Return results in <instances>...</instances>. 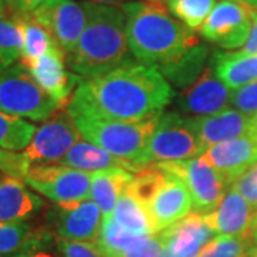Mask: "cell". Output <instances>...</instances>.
I'll return each mask as SVG.
<instances>
[{"mask_svg": "<svg viewBox=\"0 0 257 257\" xmlns=\"http://www.w3.org/2000/svg\"><path fill=\"white\" fill-rule=\"evenodd\" d=\"M172 100V87L156 66L132 63L110 73L82 80L67 111L120 121H142L162 111Z\"/></svg>", "mask_w": 257, "mask_h": 257, "instance_id": "6da1fadb", "label": "cell"}, {"mask_svg": "<svg viewBox=\"0 0 257 257\" xmlns=\"http://www.w3.org/2000/svg\"><path fill=\"white\" fill-rule=\"evenodd\" d=\"M126 16L128 49L139 63L166 66L197 46L194 32L157 0H133L120 6Z\"/></svg>", "mask_w": 257, "mask_h": 257, "instance_id": "7a4b0ae2", "label": "cell"}, {"mask_svg": "<svg viewBox=\"0 0 257 257\" xmlns=\"http://www.w3.org/2000/svg\"><path fill=\"white\" fill-rule=\"evenodd\" d=\"M87 23L67 64L83 80L136 63L127 43L126 16L120 6L82 2Z\"/></svg>", "mask_w": 257, "mask_h": 257, "instance_id": "3957f363", "label": "cell"}, {"mask_svg": "<svg viewBox=\"0 0 257 257\" xmlns=\"http://www.w3.org/2000/svg\"><path fill=\"white\" fill-rule=\"evenodd\" d=\"M160 114L142 121H120L93 116L73 117L84 140L127 162L138 170L150 165L149 143Z\"/></svg>", "mask_w": 257, "mask_h": 257, "instance_id": "277c9868", "label": "cell"}, {"mask_svg": "<svg viewBox=\"0 0 257 257\" xmlns=\"http://www.w3.org/2000/svg\"><path fill=\"white\" fill-rule=\"evenodd\" d=\"M62 110L22 63L12 64L0 73V111L33 121L47 120Z\"/></svg>", "mask_w": 257, "mask_h": 257, "instance_id": "5b68a950", "label": "cell"}, {"mask_svg": "<svg viewBox=\"0 0 257 257\" xmlns=\"http://www.w3.org/2000/svg\"><path fill=\"white\" fill-rule=\"evenodd\" d=\"M157 165L186 184L192 196L193 209L197 213H210L214 210L231 186L229 180L202 156Z\"/></svg>", "mask_w": 257, "mask_h": 257, "instance_id": "8992f818", "label": "cell"}, {"mask_svg": "<svg viewBox=\"0 0 257 257\" xmlns=\"http://www.w3.org/2000/svg\"><path fill=\"white\" fill-rule=\"evenodd\" d=\"M92 175L60 163L32 165L23 180L53 203H69L90 199Z\"/></svg>", "mask_w": 257, "mask_h": 257, "instance_id": "52a82bcc", "label": "cell"}, {"mask_svg": "<svg viewBox=\"0 0 257 257\" xmlns=\"http://www.w3.org/2000/svg\"><path fill=\"white\" fill-rule=\"evenodd\" d=\"M80 140L83 136L73 116L67 110H59L37 127L30 145L22 155L29 166L56 165Z\"/></svg>", "mask_w": 257, "mask_h": 257, "instance_id": "ba28073f", "label": "cell"}, {"mask_svg": "<svg viewBox=\"0 0 257 257\" xmlns=\"http://www.w3.org/2000/svg\"><path fill=\"white\" fill-rule=\"evenodd\" d=\"M203 155L189 121L179 113H162L149 143L150 163L182 162Z\"/></svg>", "mask_w": 257, "mask_h": 257, "instance_id": "9c48e42d", "label": "cell"}, {"mask_svg": "<svg viewBox=\"0 0 257 257\" xmlns=\"http://www.w3.org/2000/svg\"><path fill=\"white\" fill-rule=\"evenodd\" d=\"M256 10L248 3L221 0L199 32L206 40L223 49H241L247 42Z\"/></svg>", "mask_w": 257, "mask_h": 257, "instance_id": "30bf717a", "label": "cell"}, {"mask_svg": "<svg viewBox=\"0 0 257 257\" xmlns=\"http://www.w3.org/2000/svg\"><path fill=\"white\" fill-rule=\"evenodd\" d=\"M30 18L46 29L66 57L74 52L87 23L82 2L76 0H49Z\"/></svg>", "mask_w": 257, "mask_h": 257, "instance_id": "8fae6325", "label": "cell"}, {"mask_svg": "<svg viewBox=\"0 0 257 257\" xmlns=\"http://www.w3.org/2000/svg\"><path fill=\"white\" fill-rule=\"evenodd\" d=\"M46 217L49 229L60 239L76 241H97L99 239L103 214L92 199L53 203Z\"/></svg>", "mask_w": 257, "mask_h": 257, "instance_id": "7c38bea8", "label": "cell"}, {"mask_svg": "<svg viewBox=\"0 0 257 257\" xmlns=\"http://www.w3.org/2000/svg\"><path fill=\"white\" fill-rule=\"evenodd\" d=\"M64 62V52L59 46H55L42 57L20 63L28 69L40 87L59 103L60 109L67 110L82 79L73 72H67Z\"/></svg>", "mask_w": 257, "mask_h": 257, "instance_id": "4fadbf2b", "label": "cell"}, {"mask_svg": "<svg viewBox=\"0 0 257 257\" xmlns=\"http://www.w3.org/2000/svg\"><path fill=\"white\" fill-rule=\"evenodd\" d=\"M231 90L214 74L213 69L206 67L196 82L184 87L176 99V106L184 114L210 116L227 109Z\"/></svg>", "mask_w": 257, "mask_h": 257, "instance_id": "5bb4252c", "label": "cell"}, {"mask_svg": "<svg viewBox=\"0 0 257 257\" xmlns=\"http://www.w3.org/2000/svg\"><path fill=\"white\" fill-rule=\"evenodd\" d=\"M187 121L200 143L203 153L214 145L248 136L253 130V116L229 107L210 116L187 117Z\"/></svg>", "mask_w": 257, "mask_h": 257, "instance_id": "9a60e30c", "label": "cell"}, {"mask_svg": "<svg viewBox=\"0 0 257 257\" xmlns=\"http://www.w3.org/2000/svg\"><path fill=\"white\" fill-rule=\"evenodd\" d=\"M256 211L240 193L230 186L219 206L210 213L202 214L206 224L216 236L224 234L248 239V231Z\"/></svg>", "mask_w": 257, "mask_h": 257, "instance_id": "2e32d148", "label": "cell"}, {"mask_svg": "<svg viewBox=\"0 0 257 257\" xmlns=\"http://www.w3.org/2000/svg\"><path fill=\"white\" fill-rule=\"evenodd\" d=\"M202 157L230 183L257 163V139L253 135L227 140L207 149Z\"/></svg>", "mask_w": 257, "mask_h": 257, "instance_id": "e0dca14e", "label": "cell"}, {"mask_svg": "<svg viewBox=\"0 0 257 257\" xmlns=\"http://www.w3.org/2000/svg\"><path fill=\"white\" fill-rule=\"evenodd\" d=\"M157 234L165 243V251L172 257H199L203 247L216 236L197 211Z\"/></svg>", "mask_w": 257, "mask_h": 257, "instance_id": "ac0fdd59", "label": "cell"}, {"mask_svg": "<svg viewBox=\"0 0 257 257\" xmlns=\"http://www.w3.org/2000/svg\"><path fill=\"white\" fill-rule=\"evenodd\" d=\"M192 210V196L186 184L172 173H169L165 186L147 206L156 234L189 216Z\"/></svg>", "mask_w": 257, "mask_h": 257, "instance_id": "d6986e66", "label": "cell"}, {"mask_svg": "<svg viewBox=\"0 0 257 257\" xmlns=\"http://www.w3.org/2000/svg\"><path fill=\"white\" fill-rule=\"evenodd\" d=\"M43 207V199L29 190L23 179L3 176L0 180V221H28Z\"/></svg>", "mask_w": 257, "mask_h": 257, "instance_id": "ffe728a7", "label": "cell"}, {"mask_svg": "<svg viewBox=\"0 0 257 257\" xmlns=\"http://www.w3.org/2000/svg\"><path fill=\"white\" fill-rule=\"evenodd\" d=\"M56 243V234L49 227H36L29 221H0V256L46 250Z\"/></svg>", "mask_w": 257, "mask_h": 257, "instance_id": "44dd1931", "label": "cell"}, {"mask_svg": "<svg viewBox=\"0 0 257 257\" xmlns=\"http://www.w3.org/2000/svg\"><path fill=\"white\" fill-rule=\"evenodd\" d=\"M60 165L69 166V167L83 170L87 173H97V172H106V170H113V169H123L132 173L139 172L136 167L128 165L127 162L113 156L111 153L103 150L101 147L96 146L84 139L77 142L69 150V153L62 159Z\"/></svg>", "mask_w": 257, "mask_h": 257, "instance_id": "7402d4cb", "label": "cell"}, {"mask_svg": "<svg viewBox=\"0 0 257 257\" xmlns=\"http://www.w3.org/2000/svg\"><path fill=\"white\" fill-rule=\"evenodd\" d=\"M213 72L230 90L257 82V53H214Z\"/></svg>", "mask_w": 257, "mask_h": 257, "instance_id": "603a6c76", "label": "cell"}, {"mask_svg": "<svg viewBox=\"0 0 257 257\" xmlns=\"http://www.w3.org/2000/svg\"><path fill=\"white\" fill-rule=\"evenodd\" d=\"M132 177H133L132 172L123 169H113V170L93 173L90 199L99 206L103 217L113 216L114 207L121 194L127 190Z\"/></svg>", "mask_w": 257, "mask_h": 257, "instance_id": "cb8c5ba5", "label": "cell"}, {"mask_svg": "<svg viewBox=\"0 0 257 257\" xmlns=\"http://www.w3.org/2000/svg\"><path fill=\"white\" fill-rule=\"evenodd\" d=\"M113 219L120 227L135 236H150L156 234L152 217L147 209L138 202L127 190L121 194L113 211Z\"/></svg>", "mask_w": 257, "mask_h": 257, "instance_id": "d4e9b609", "label": "cell"}, {"mask_svg": "<svg viewBox=\"0 0 257 257\" xmlns=\"http://www.w3.org/2000/svg\"><path fill=\"white\" fill-rule=\"evenodd\" d=\"M207 49L203 46H197L190 49L187 53H184L180 59H177L172 63L162 66L160 72L163 76H167L170 80L179 86H190L196 79L204 72L206 67H203L207 60Z\"/></svg>", "mask_w": 257, "mask_h": 257, "instance_id": "484cf974", "label": "cell"}, {"mask_svg": "<svg viewBox=\"0 0 257 257\" xmlns=\"http://www.w3.org/2000/svg\"><path fill=\"white\" fill-rule=\"evenodd\" d=\"M37 127L22 117L0 111V149L8 152L25 150L30 145Z\"/></svg>", "mask_w": 257, "mask_h": 257, "instance_id": "4316f807", "label": "cell"}, {"mask_svg": "<svg viewBox=\"0 0 257 257\" xmlns=\"http://www.w3.org/2000/svg\"><path fill=\"white\" fill-rule=\"evenodd\" d=\"M169 179V173L159 165H149L135 173L130 183L127 193L132 194L138 202H140L147 209L149 203L155 199L160 189L165 186Z\"/></svg>", "mask_w": 257, "mask_h": 257, "instance_id": "83f0119b", "label": "cell"}, {"mask_svg": "<svg viewBox=\"0 0 257 257\" xmlns=\"http://www.w3.org/2000/svg\"><path fill=\"white\" fill-rule=\"evenodd\" d=\"M19 18V16H18ZM22 20V30H23V49H22V57L20 62H28L37 57H42L50 52L56 45L53 37L46 29L42 28L37 22L28 16L20 18Z\"/></svg>", "mask_w": 257, "mask_h": 257, "instance_id": "f1b7e54d", "label": "cell"}, {"mask_svg": "<svg viewBox=\"0 0 257 257\" xmlns=\"http://www.w3.org/2000/svg\"><path fill=\"white\" fill-rule=\"evenodd\" d=\"M140 236L128 233L114 221L113 216L103 217L97 244L104 257H123V254Z\"/></svg>", "mask_w": 257, "mask_h": 257, "instance_id": "f546056e", "label": "cell"}, {"mask_svg": "<svg viewBox=\"0 0 257 257\" xmlns=\"http://www.w3.org/2000/svg\"><path fill=\"white\" fill-rule=\"evenodd\" d=\"M216 5V0H170L166 3L169 12L193 32L200 30Z\"/></svg>", "mask_w": 257, "mask_h": 257, "instance_id": "4dcf8cb0", "label": "cell"}, {"mask_svg": "<svg viewBox=\"0 0 257 257\" xmlns=\"http://www.w3.org/2000/svg\"><path fill=\"white\" fill-rule=\"evenodd\" d=\"M23 49V30L22 20L18 16L8 13L0 18V56L12 66L20 60Z\"/></svg>", "mask_w": 257, "mask_h": 257, "instance_id": "1f68e13d", "label": "cell"}, {"mask_svg": "<svg viewBox=\"0 0 257 257\" xmlns=\"http://www.w3.org/2000/svg\"><path fill=\"white\" fill-rule=\"evenodd\" d=\"M250 240L239 236L219 234L203 247L199 257H247Z\"/></svg>", "mask_w": 257, "mask_h": 257, "instance_id": "d6a6232c", "label": "cell"}, {"mask_svg": "<svg viewBox=\"0 0 257 257\" xmlns=\"http://www.w3.org/2000/svg\"><path fill=\"white\" fill-rule=\"evenodd\" d=\"M56 246L64 257H104L96 241H76L56 236Z\"/></svg>", "mask_w": 257, "mask_h": 257, "instance_id": "836d02e7", "label": "cell"}, {"mask_svg": "<svg viewBox=\"0 0 257 257\" xmlns=\"http://www.w3.org/2000/svg\"><path fill=\"white\" fill-rule=\"evenodd\" d=\"M165 250V243L159 234L140 236L123 257H160Z\"/></svg>", "mask_w": 257, "mask_h": 257, "instance_id": "e575fe53", "label": "cell"}, {"mask_svg": "<svg viewBox=\"0 0 257 257\" xmlns=\"http://www.w3.org/2000/svg\"><path fill=\"white\" fill-rule=\"evenodd\" d=\"M230 103L246 114L254 116L257 113V82L243 86L240 89L231 90Z\"/></svg>", "mask_w": 257, "mask_h": 257, "instance_id": "d590c367", "label": "cell"}, {"mask_svg": "<svg viewBox=\"0 0 257 257\" xmlns=\"http://www.w3.org/2000/svg\"><path fill=\"white\" fill-rule=\"evenodd\" d=\"M231 187L240 193L253 209L257 210V163L236 179Z\"/></svg>", "mask_w": 257, "mask_h": 257, "instance_id": "8d00e7d4", "label": "cell"}, {"mask_svg": "<svg viewBox=\"0 0 257 257\" xmlns=\"http://www.w3.org/2000/svg\"><path fill=\"white\" fill-rule=\"evenodd\" d=\"M28 169L29 165L22 153L8 152V150L0 149V172L3 175L25 179Z\"/></svg>", "mask_w": 257, "mask_h": 257, "instance_id": "74e56055", "label": "cell"}, {"mask_svg": "<svg viewBox=\"0 0 257 257\" xmlns=\"http://www.w3.org/2000/svg\"><path fill=\"white\" fill-rule=\"evenodd\" d=\"M8 13L19 18L32 16L37 9L46 5L49 0H5Z\"/></svg>", "mask_w": 257, "mask_h": 257, "instance_id": "f35d334b", "label": "cell"}, {"mask_svg": "<svg viewBox=\"0 0 257 257\" xmlns=\"http://www.w3.org/2000/svg\"><path fill=\"white\" fill-rule=\"evenodd\" d=\"M239 52L246 53V55L257 53V10L253 16V25H251V30H250L247 42L244 43V46L241 47Z\"/></svg>", "mask_w": 257, "mask_h": 257, "instance_id": "ab89813d", "label": "cell"}, {"mask_svg": "<svg viewBox=\"0 0 257 257\" xmlns=\"http://www.w3.org/2000/svg\"><path fill=\"white\" fill-rule=\"evenodd\" d=\"M12 257H64L63 254H56V253H50L47 250H36V251H28V253H20L16 256Z\"/></svg>", "mask_w": 257, "mask_h": 257, "instance_id": "60d3db41", "label": "cell"}, {"mask_svg": "<svg viewBox=\"0 0 257 257\" xmlns=\"http://www.w3.org/2000/svg\"><path fill=\"white\" fill-rule=\"evenodd\" d=\"M248 240L253 246H257V211L253 217L251 226H250V231H248Z\"/></svg>", "mask_w": 257, "mask_h": 257, "instance_id": "b9f144b4", "label": "cell"}, {"mask_svg": "<svg viewBox=\"0 0 257 257\" xmlns=\"http://www.w3.org/2000/svg\"><path fill=\"white\" fill-rule=\"evenodd\" d=\"M80 2H89V3H97V5H110V6H121V5L133 2V0H80Z\"/></svg>", "mask_w": 257, "mask_h": 257, "instance_id": "7bdbcfd3", "label": "cell"}, {"mask_svg": "<svg viewBox=\"0 0 257 257\" xmlns=\"http://www.w3.org/2000/svg\"><path fill=\"white\" fill-rule=\"evenodd\" d=\"M8 15V8H6V2L5 0H0V18L6 16Z\"/></svg>", "mask_w": 257, "mask_h": 257, "instance_id": "ee69618b", "label": "cell"}, {"mask_svg": "<svg viewBox=\"0 0 257 257\" xmlns=\"http://www.w3.org/2000/svg\"><path fill=\"white\" fill-rule=\"evenodd\" d=\"M251 135L257 139V113L253 116V130H251Z\"/></svg>", "mask_w": 257, "mask_h": 257, "instance_id": "f6af8a7d", "label": "cell"}, {"mask_svg": "<svg viewBox=\"0 0 257 257\" xmlns=\"http://www.w3.org/2000/svg\"><path fill=\"white\" fill-rule=\"evenodd\" d=\"M247 257H257V246H251L250 247Z\"/></svg>", "mask_w": 257, "mask_h": 257, "instance_id": "bcb514c9", "label": "cell"}, {"mask_svg": "<svg viewBox=\"0 0 257 257\" xmlns=\"http://www.w3.org/2000/svg\"><path fill=\"white\" fill-rule=\"evenodd\" d=\"M6 67H9V64L6 63V62H5V60L2 59V56H0V73H2V72H3V70L6 69Z\"/></svg>", "mask_w": 257, "mask_h": 257, "instance_id": "7dc6e473", "label": "cell"}, {"mask_svg": "<svg viewBox=\"0 0 257 257\" xmlns=\"http://www.w3.org/2000/svg\"><path fill=\"white\" fill-rule=\"evenodd\" d=\"M234 2H241V3H248V5H251L253 0H234Z\"/></svg>", "mask_w": 257, "mask_h": 257, "instance_id": "c3c4849f", "label": "cell"}, {"mask_svg": "<svg viewBox=\"0 0 257 257\" xmlns=\"http://www.w3.org/2000/svg\"><path fill=\"white\" fill-rule=\"evenodd\" d=\"M251 6H253V8H256V9H257V0H253V2H251Z\"/></svg>", "mask_w": 257, "mask_h": 257, "instance_id": "681fc988", "label": "cell"}, {"mask_svg": "<svg viewBox=\"0 0 257 257\" xmlns=\"http://www.w3.org/2000/svg\"><path fill=\"white\" fill-rule=\"evenodd\" d=\"M157 2H162V3H167V2H170V0H157Z\"/></svg>", "mask_w": 257, "mask_h": 257, "instance_id": "f907efd6", "label": "cell"}, {"mask_svg": "<svg viewBox=\"0 0 257 257\" xmlns=\"http://www.w3.org/2000/svg\"><path fill=\"white\" fill-rule=\"evenodd\" d=\"M3 176H5V175H3V173H2V172H0V180H2V179H3Z\"/></svg>", "mask_w": 257, "mask_h": 257, "instance_id": "816d5d0a", "label": "cell"}, {"mask_svg": "<svg viewBox=\"0 0 257 257\" xmlns=\"http://www.w3.org/2000/svg\"><path fill=\"white\" fill-rule=\"evenodd\" d=\"M0 257H2V256H0Z\"/></svg>", "mask_w": 257, "mask_h": 257, "instance_id": "f5cc1de1", "label": "cell"}]
</instances>
